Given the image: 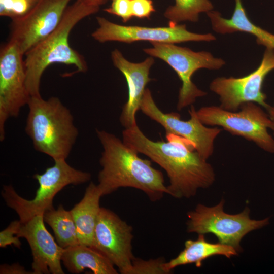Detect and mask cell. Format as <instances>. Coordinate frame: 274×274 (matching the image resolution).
<instances>
[{
    "label": "cell",
    "mask_w": 274,
    "mask_h": 274,
    "mask_svg": "<svg viewBox=\"0 0 274 274\" xmlns=\"http://www.w3.org/2000/svg\"><path fill=\"white\" fill-rule=\"evenodd\" d=\"M123 141L150 158L167 174L168 194L176 198L194 196L199 189L210 187L216 175L211 164L196 151L194 144L185 138L166 134L167 142L148 139L138 125L125 128Z\"/></svg>",
    "instance_id": "1"
},
{
    "label": "cell",
    "mask_w": 274,
    "mask_h": 274,
    "mask_svg": "<svg viewBox=\"0 0 274 274\" xmlns=\"http://www.w3.org/2000/svg\"><path fill=\"white\" fill-rule=\"evenodd\" d=\"M96 134L103 148L97 184L102 196L122 187L139 189L153 202L168 194L162 173L153 167L150 160L141 158L113 134L97 129Z\"/></svg>",
    "instance_id": "2"
},
{
    "label": "cell",
    "mask_w": 274,
    "mask_h": 274,
    "mask_svg": "<svg viewBox=\"0 0 274 274\" xmlns=\"http://www.w3.org/2000/svg\"><path fill=\"white\" fill-rule=\"evenodd\" d=\"M99 8L75 1L67 7L57 27L25 54L26 86L31 97L41 96V78L45 70L52 64L73 65L78 73L87 71L85 58L70 46L68 38L77 24L97 13Z\"/></svg>",
    "instance_id": "3"
},
{
    "label": "cell",
    "mask_w": 274,
    "mask_h": 274,
    "mask_svg": "<svg viewBox=\"0 0 274 274\" xmlns=\"http://www.w3.org/2000/svg\"><path fill=\"white\" fill-rule=\"evenodd\" d=\"M27 106L25 131L34 149L54 160L66 159L79 135L70 110L56 96H31Z\"/></svg>",
    "instance_id": "4"
},
{
    "label": "cell",
    "mask_w": 274,
    "mask_h": 274,
    "mask_svg": "<svg viewBox=\"0 0 274 274\" xmlns=\"http://www.w3.org/2000/svg\"><path fill=\"white\" fill-rule=\"evenodd\" d=\"M54 161V165L46 168L43 173L33 175L39 188L32 199L27 200L20 196L11 185L3 186L2 196L6 204L16 212L21 223L36 216L43 215L53 209L54 197L65 186L82 184L91 179L90 173L73 167L66 159Z\"/></svg>",
    "instance_id": "5"
},
{
    "label": "cell",
    "mask_w": 274,
    "mask_h": 274,
    "mask_svg": "<svg viewBox=\"0 0 274 274\" xmlns=\"http://www.w3.org/2000/svg\"><path fill=\"white\" fill-rule=\"evenodd\" d=\"M224 204L223 198L212 207L198 204L187 213V231L198 234L212 233L218 242L233 247L239 253L243 251L241 242L243 237L268 225L270 218L251 219L248 207L239 213L228 214L224 210Z\"/></svg>",
    "instance_id": "6"
},
{
    "label": "cell",
    "mask_w": 274,
    "mask_h": 274,
    "mask_svg": "<svg viewBox=\"0 0 274 274\" xmlns=\"http://www.w3.org/2000/svg\"><path fill=\"white\" fill-rule=\"evenodd\" d=\"M239 111H230L220 106H210L196 111L198 118L205 125L218 126L234 135L255 143L264 151L274 153V138L269 133L271 122L259 105L243 104Z\"/></svg>",
    "instance_id": "7"
},
{
    "label": "cell",
    "mask_w": 274,
    "mask_h": 274,
    "mask_svg": "<svg viewBox=\"0 0 274 274\" xmlns=\"http://www.w3.org/2000/svg\"><path fill=\"white\" fill-rule=\"evenodd\" d=\"M150 43L152 47L144 49V52L166 62L175 71L181 81L177 105L179 111L192 105L197 98L207 94L192 82L193 74L201 68L219 70L226 63L223 59L214 57L208 51H194L175 44Z\"/></svg>",
    "instance_id": "8"
},
{
    "label": "cell",
    "mask_w": 274,
    "mask_h": 274,
    "mask_svg": "<svg viewBox=\"0 0 274 274\" xmlns=\"http://www.w3.org/2000/svg\"><path fill=\"white\" fill-rule=\"evenodd\" d=\"M24 56L17 44L9 41L0 49V141L5 138V125L17 117L31 96L26 86Z\"/></svg>",
    "instance_id": "9"
},
{
    "label": "cell",
    "mask_w": 274,
    "mask_h": 274,
    "mask_svg": "<svg viewBox=\"0 0 274 274\" xmlns=\"http://www.w3.org/2000/svg\"><path fill=\"white\" fill-rule=\"evenodd\" d=\"M274 70V49L265 48L259 66L248 75L239 78L219 77L210 84V90L219 97L220 107L237 111L245 102H255L266 109L269 106L262 85L266 76Z\"/></svg>",
    "instance_id": "10"
},
{
    "label": "cell",
    "mask_w": 274,
    "mask_h": 274,
    "mask_svg": "<svg viewBox=\"0 0 274 274\" xmlns=\"http://www.w3.org/2000/svg\"><path fill=\"white\" fill-rule=\"evenodd\" d=\"M98 27L91 37L99 43L119 42L132 43L146 41L161 43L177 44L186 42H211L216 37L211 33H197L189 31L185 24H168L163 27L125 26L115 23L106 18L96 17Z\"/></svg>",
    "instance_id": "11"
},
{
    "label": "cell",
    "mask_w": 274,
    "mask_h": 274,
    "mask_svg": "<svg viewBox=\"0 0 274 274\" xmlns=\"http://www.w3.org/2000/svg\"><path fill=\"white\" fill-rule=\"evenodd\" d=\"M140 110L151 119L161 125L166 134L171 133L185 138L192 142L196 151L204 159L208 160L213 153L214 141L221 129L217 127H207L199 119L195 107L192 105L188 120L181 119L176 112L164 113L156 105L149 89H145Z\"/></svg>",
    "instance_id": "12"
},
{
    "label": "cell",
    "mask_w": 274,
    "mask_h": 274,
    "mask_svg": "<svg viewBox=\"0 0 274 274\" xmlns=\"http://www.w3.org/2000/svg\"><path fill=\"white\" fill-rule=\"evenodd\" d=\"M71 0H38L24 16L12 20L9 41L25 54L58 25Z\"/></svg>",
    "instance_id": "13"
},
{
    "label": "cell",
    "mask_w": 274,
    "mask_h": 274,
    "mask_svg": "<svg viewBox=\"0 0 274 274\" xmlns=\"http://www.w3.org/2000/svg\"><path fill=\"white\" fill-rule=\"evenodd\" d=\"M132 231V227L114 212L100 208L91 247L106 257L121 274H125L135 258Z\"/></svg>",
    "instance_id": "14"
},
{
    "label": "cell",
    "mask_w": 274,
    "mask_h": 274,
    "mask_svg": "<svg viewBox=\"0 0 274 274\" xmlns=\"http://www.w3.org/2000/svg\"><path fill=\"white\" fill-rule=\"evenodd\" d=\"M17 236L26 239L30 246L34 274L64 273L61 265L64 248L46 229L43 215L36 216L21 223Z\"/></svg>",
    "instance_id": "15"
},
{
    "label": "cell",
    "mask_w": 274,
    "mask_h": 274,
    "mask_svg": "<svg viewBox=\"0 0 274 274\" xmlns=\"http://www.w3.org/2000/svg\"><path fill=\"white\" fill-rule=\"evenodd\" d=\"M111 56L114 65L123 74L127 82L128 98L123 106L120 122L125 128H129L137 125L136 113L140 110L146 86L152 80L149 74L154 59L150 56L142 62H132L117 49L111 52Z\"/></svg>",
    "instance_id": "16"
},
{
    "label": "cell",
    "mask_w": 274,
    "mask_h": 274,
    "mask_svg": "<svg viewBox=\"0 0 274 274\" xmlns=\"http://www.w3.org/2000/svg\"><path fill=\"white\" fill-rule=\"evenodd\" d=\"M232 16L223 17L221 13L212 10L207 13L212 29L217 33L225 35L236 32L250 33L256 38L257 44L274 49V34L253 23L248 17L242 0H234Z\"/></svg>",
    "instance_id": "17"
},
{
    "label": "cell",
    "mask_w": 274,
    "mask_h": 274,
    "mask_svg": "<svg viewBox=\"0 0 274 274\" xmlns=\"http://www.w3.org/2000/svg\"><path fill=\"white\" fill-rule=\"evenodd\" d=\"M238 254L231 246L219 242H209L206 239L204 234H198L195 240L186 241L183 250L176 257L166 262L164 267L170 273L174 268L181 265L194 264L199 268L203 261L212 256L221 255L230 258Z\"/></svg>",
    "instance_id": "18"
},
{
    "label": "cell",
    "mask_w": 274,
    "mask_h": 274,
    "mask_svg": "<svg viewBox=\"0 0 274 274\" xmlns=\"http://www.w3.org/2000/svg\"><path fill=\"white\" fill-rule=\"evenodd\" d=\"M102 194L93 182L85 190L83 197L70 210L75 222L79 243L92 247L95 227L100 211Z\"/></svg>",
    "instance_id": "19"
},
{
    "label": "cell",
    "mask_w": 274,
    "mask_h": 274,
    "mask_svg": "<svg viewBox=\"0 0 274 274\" xmlns=\"http://www.w3.org/2000/svg\"><path fill=\"white\" fill-rule=\"evenodd\" d=\"M61 261L72 273H80L85 269L94 274L118 273L114 265L100 252L80 244L64 249Z\"/></svg>",
    "instance_id": "20"
},
{
    "label": "cell",
    "mask_w": 274,
    "mask_h": 274,
    "mask_svg": "<svg viewBox=\"0 0 274 274\" xmlns=\"http://www.w3.org/2000/svg\"><path fill=\"white\" fill-rule=\"evenodd\" d=\"M44 222L52 229L57 244L65 249L79 244L76 226L70 211L62 205L45 212Z\"/></svg>",
    "instance_id": "21"
},
{
    "label": "cell",
    "mask_w": 274,
    "mask_h": 274,
    "mask_svg": "<svg viewBox=\"0 0 274 274\" xmlns=\"http://www.w3.org/2000/svg\"><path fill=\"white\" fill-rule=\"evenodd\" d=\"M173 6H168L164 13L168 24H177L181 22H197L199 15L213 10L214 6L210 0H175Z\"/></svg>",
    "instance_id": "22"
},
{
    "label": "cell",
    "mask_w": 274,
    "mask_h": 274,
    "mask_svg": "<svg viewBox=\"0 0 274 274\" xmlns=\"http://www.w3.org/2000/svg\"><path fill=\"white\" fill-rule=\"evenodd\" d=\"M164 257L143 260L134 258L125 274H169L164 267Z\"/></svg>",
    "instance_id": "23"
},
{
    "label": "cell",
    "mask_w": 274,
    "mask_h": 274,
    "mask_svg": "<svg viewBox=\"0 0 274 274\" xmlns=\"http://www.w3.org/2000/svg\"><path fill=\"white\" fill-rule=\"evenodd\" d=\"M38 0H0V16L12 20L26 15Z\"/></svg>",
    "instance_id": "24"
},
{
    "label": "cell",
    "mask_w": 274,
    "mask_h": 274,
    "mask_svg": "<svg viewBox=\"0 0 274 274\" xmlns=\"http://www.w3.org/2000/svg\"><path fill=\"white\" fill-rule=\"evenodd\" d=\"M21 224L20 220L13 221L5 229L0 232L1 248H4L12 245L16 248H20L21 243L17 236V233Z\"/></svg>",
    "instance_id": "25"
},
{
    "label": "cell",
    "mask_w": 274,
    "mask_h": 274,
    "mask_svg": "<svg viewBox=\"0 0 274 274\" xmlns=\"http://www.w3.org/2000/svg\"><path fill=\"white\" fill-rule=\"evenodd\" d=\"M104 11L122 19L123 22H127L132 17L131 9V0H111L109 7Z\"/></svg>",
    "instance_id": "26"
},
{
    "label": "cell",
    "mask_w": 274,
    "mask_h": 274,
    "mask_svg": "<svg viewBox=\"0 0 274 274\" xmlns=\"http://www.w3.org/2000/svg\"><path fill=\"white\" fill-rule=\"evenodd\" d=\"M131 9L133 17L149 19L155 12L152 0H131Z\"/></svg>",
    "instance_id": "27"
},
{
    "label": "cell",
    "mask_w": 274,
    "mask_h": 274,
    "mask_svg": "<svg viewBox=\"0 0 274 274\" xmlns=\"http://www.w3.org/2000/svg\"><path fill=\"white\" fill-rule=\"evenodd\" d=\"M1 274H34L33 271L26 270L25 268L18 263L11 265L2 264L0 266Z\"/></svg>",
    "instance_id": "28"
},
{
    "label": "cell",
    "mask_w": 274,
    "mask_h": 274,
    "mask_svg": "<svg viewBox=\"0 0 274 274\" xmlns=\"http://www.w3.org/2000/svg\"><path fill=\"white\" fill-rule=\"evenodd\" d=\"M82 2L87 5L100 8L105 4L108 0H76Z\"/></svg>",
    "instance_id": "29"
},
{
    "label": "cell",
    "mask_w": 274,
    "mask_h": 274,
    "mask_svg": "<svg viewBox=\"0 0 274 274\" xmlns=\"http://www.w3.org/2000/svg\"><path fill=\"white\" fill-rule=\"evenodd\" d=\"M266 110L271 122L270 129L272 130L274 135V103L271 106L269 105Z\"/></svg>",
    "instance_id": "30"
}]
</instances>
